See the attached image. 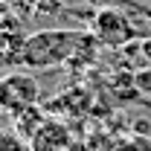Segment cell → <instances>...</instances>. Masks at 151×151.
Returning <instances> with one entry per match:
<instances>
[{
	"instance_id": "7a4b0ae2",
	"label": "cell",
	"mask_w": 151,
	"mask_h": 151,
	"mask_svg": "<svg viewBox=\"0 0 151 151\" xmlns=\"http://www.w3.org/2000/svg\"><path fill=\"white\" fill-rule=\"evenodd\" d=\"M38 99H41V87L32 73H9L0 78V113L15 116L38 105Z\"/></svg>"
},
{
	"instance_id": "6da1fadb",
	"label": "cell",
	"mask_w": 151,
	"mask_h": 151,
	"mask_svg": "<svg viewBox=\"0 0 151 151\" xmlns=\"http://www.w3.org/2000/svg\"><path fill=\"white\" fill-rule=\"evenodd\" d=\"M87 35L90 32L84 29H41L23 41L15 64H23L29 70H52L61 64H73Z\"/></svg>"
},
{
	"instance_id": "277c9868",
	"label": "cell",
	"mask_w": 151,
	"mask_h": 151,
	"mask_svg": "<svg viewBox=\"0 0 151 151\" xmlns=\"http://www.w3.org/2000/svg\"><path fill=\"white\" fill-rule=\"evenodd\" d=\"M32 151H76L73 134L67 131V125H61L58 119H47L41 125V131L29 139Z\"/></svg>"
},
{
	"instance_id": "3957f363",
	"label": "cell",
	"mask_w": 151,
	"mask_h": 151,
	"mask_svg": "<svg viewBox=\"0 0 151 151\" xmlns=\"http://www.w3.org/2000/svg\"><path fill=\"white\" fill-rule=\"evenodd\" d=\"M90 35L96 38L99 47L122 50L125 44H131L137 38V29H134V23L122 12H116V9H99L93 15V23H90Z\"/></svg>"
},
{
	"instance_id": "5b68a950",
	"label": "cell",
	"mask_w": 151,
	"mask_h": 151,
	"mask_svg": "<svg viewBox=\"0 0 151 151\" xmlns=\"http://www.w3.org/2000/svg\"><path fill=\"white\" fill-rule=\"evenodd\" d=\"M47 119H50V116H44V111H41L38 105H32V108H26V111L15 113V134H18L23 142H29V139L41 131V125H44Z\"/></svg>"
},
{
	"instance_id": "8992f818",
	"label": "cell",
	"mask_w": 151,
	"mask_h": 151,
	"mask_svg": "<svg viewBox=\"0 0 151 151\" xmlns=\"http://www.w3.org/2000/svg\"><path fill=\"white\" fill-rule=\"evenodd\" d=\"M113 151H151V139H148V137H137V134H131V137H125L122 142H116Z\"/></svg>"
},
{
	"instance_id": "ba28073f",
	"label": "cell",
	"mask_w": 151,
	"mask_h": 151,
	"mask_svg": "<svg viewBox=\"0 0 151 151\" xmlns=\"http://www.w3.org/2000/svg\"><path fill=\"white\" fill-rule=\"evenodd\" d=\"M142 55L151 61V38H145V41H142Z\"/></svg>"
},
{
	"instance_id": "52a82bcc",
	"label": "cell",
	"mask_w": 151,
	"mask_h": 151,
	"mask_svg": "<svg viewBox=\"0 0 151 151\" xmlns=\"http://www.w3.org/2000/svg\"><path fill=\"white\" fill-rule=\"evenodd\" d=\"M134 87L139 90V96H151V64L139 67L134 73Z\"/></svg>"
}]
</instances>
